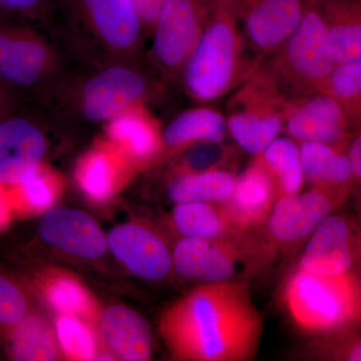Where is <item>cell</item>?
Returning a JSON list of instances; mask_svg holds the SVG:
<instances>
[{
	"instance_id": "1",
	"label": "cell",
	"mask_w": 361,
	"mask_h": 361,
	"mask_svg": "<svg viewBox=\"0 0 361 361\" xmlns=\"http://www.w3.org/2000/svg\"><path fill=\"white\" fill-rule=\"evenodd\" d=\"M173 355L194 361H248L257 355L264 322L244 280L202 283L164 315Z\"/></svg>"
},
{
	"instance_id": "2",
	"label": "cell",
	"mask_w": 361,
	"mask_h": 361,
	"mask_svg": "<svg viewBox=\"0 0 361 361\" xmlns=\"http://www.w3.org/2000/svg\"><path fill=\"white\" fill-rule=\"evenodd\" d=\"M336 65L322 11L305 2L296 30L276 51L255 63L249 75L268 85L288 104L323 92Z\"/></svg>"
},
{
	"instance_id": "3",
	"label": "cell",
	"mask_w": 361,
	"mask_h": 361,
	"mask_svg": "<svg viewBox=\"0 0 361 361\" xmlns=\"http://www.w3.org/2000/svg\"><path fill=\"white\" fill-rule=\"evenodd\" d=\"M245 42L233 0H213L210 16L184 66L188 94L200 102L225 96L248 77Z\"/></svg>"
},
{
	"instance_id": "4",
	"label": "cell",
	"mask_w": 361,
	"mask_h": 361,
	"mask_svg": "<svg viewBox=\"0 0 361 361\" xmlns=\"http://www.w3.org/2000/svg\"><path fill=\"white\" fill-rule=\"evenodd\" d=\"M282 301L294 326L307 336L349 334L360 324V275L355 269L327 276L296 267L285 282Z\"/></svg>"
},
{
	"instance_id": "5",
	"label": "cell",
	"mask_w": 361,
	"mask_h": 361,
	"mask_svg": "<svg viewBox=\"0 0 361 361\" xmlns=\"http://www.w3.org/2000/svg\"><path fill=\"white\" fill-rule=\"evenodd\" d=\"M286 102L274 90L248 77L233 97L227 130L240 148L259 156L284 129Z\"/></svg>"
},
{
	"instance_id": "6",
	"label": "cell",
	"mask_w": 361,
	"mask_h": 361,
	"mask_svg": "<svg viewBox=\"0 0 361 361\" xmlns=\"http://www.w3.org/2000/svg\"><path fill=\"white\" fill-rule=\"evenodd\" d=\"M249 234L222 238L184 237L172 255L173 266L180 276L201 283L240 280L237 276L248 268L254 244Z\"/></svg>"
},
{
	"instance_id": "7",
	"label": "cell",
	"mask_w": 361,
	"mask_h": 361,
	"mask_svg": "<svg viewBox=\"0 0 361 361\" xmlns=\"http://www.w3.org/2000/svg\"><path fill=\"white\" fill-rule=\"evenodd\" d=\"M213 0H165L155 23L154 56L168 70L184 68L205 26Z\"/></svg>"
},
{
	"instance_id": "8",
	"label": "cell",
	"mask_w": 361,
	"mask_h": 361,
	"mask_svg": "<svg viewBox=\"0 0 361 361\" xmlns=\"http://www.w3.org/2000/svg\"><path fill=\"white\" fill-rule=\"evenodd\" d=\"M244 42L257 63L273 54L302 20L303 0H233Z\"/></svg>"
},
{
	"instance_id": "9",
	"label": "cell",
	"mask_w": 361,
	"mask_h": 361,
	"mask_svg": "<svg viewBox=\"0 0 361 361\" xmlns=\"http://www.w3.org/2000/svg\"><path fill=\"white\" fill-rule=\"evenodd\" d=\"M334 191L315 187L310 191L280 196L267 222L268 239L275 248L298 245L336 208Z\"/></svg>"
},
{
	"instance_id": "10",
	"label": "cell",
	"mask_w": 361,
	"mask_h": 361,
	"mask_svg": "<svg viewBox=\"0 0 361 361\" xmlns=\"http://www.w3.org/2000/svg\"><path fill=\"white\" fill-rule=\"evenodd\" d=\"M351 120L341 103L322 92H312L286 104L284 128L291 139L329 146L348 141Z\"/></svg>"
},
{
	"instance_id": "11",
	"label": "cell",
	"mask_w": 361,
	"mask_h": 361,
	"mask_svg": "<svg viewBox=\"0 0 361 361\" xmlns=\"http://www.w3.org/2000/svg\"><path fill=\"white\" fill-rule=\"evenodd\" d=\"M360 236L348 218L329 214L310 235L297 267L314 274L337 276L355 270Z\"/></svg>"
},
{
	"instance_id": "12",
	"label": "cell",
	"mask_w": 361,
	"mask_h": 361,
	"mask_svg": "<svg viewBox=\"0 0 361 361\" xmlns=\"http://www.w3.org/2000/svg\"><path fill=\"white\" fill-rule=\"evenodd\" d=\"M278 193L276 183L261 155L236 178L230 198L220 203L238 234H249L267 222Z\"/></svg>"
},
{
	"instance_id": "13",
	"label": "cell",
	"mask_w": 361,
	"mask_h": 361,
	"mask_svg": "<svg viewBox=\"0 0 361 361\" xmlns=\"http://www.w3.org/2000/svg\"><path fill=\"white\" fill-rule=\"evenodd\" d=\"M108 243L114 255L142 279H163L172 268V255L165 242L142 226L116 228L109 235Z\"/></svg>"
},
{
	"instance_id": "14",
	"label": "cell",
	"mask_w": 361,
	"mask_h": 361,
	"mask_svg": "<svg viewBox=\"0 0 361 361\" xmlns=\"http://www.w3.org/2000/svg\"><path fill=\"white\" fill-rule=\"evenodd\" d=\"M147 82L140 73L125 68H106L90 78L82 90V108L92 121L111 120L142 99Z\"/></svg>"
},
{
	"instance_id": "15",
	"label": "cell",
	"mask_w": 361,
	"mask_h": 361,
	"mask_svg": "<svg viewBox=\"0 0 361 361\" xmlns=\"http://www.w3.org/2000/svg\"><path fill=\"white\" fill-rule=\"evenodd\" d=\"M44 135L23 118L0 123V185L21 184L39 171Z\"/></svg>"
},
{
	"instance_id": "16",
	"label": "cell",
	"mask_w": 361,
	"mask_h": 361,
	"mask_svg": "<svg viewBox=\"0 0 361 361\" xmlns=\"http://www.w3.org/2000/svg\"><path fill=\"white\" fill-rule=\"evenodd\" d=\"M39 233L47 243L85 259L101 257L108 242L96 221L75 209L59 208L45 214Z\"/></svg>"
},
{
	"instance_id": "17",
	"label": "cell",
	"mask_w": 361,
	"mask_h": 361,
	"mask_svg": "<svg viewBox=\"0 0 361 361\" xmlns=\"http://www.w3.org/2000/svg\"><path fill=\"white\" fill-rule=\"evenodd\" d=\"M99 330L106 346L116 357L127 361H146L152 355V332L139 313L125 306L104 311Z\"/></svg>"
},
{
	"instance_id": "18",
	"label": "cell",
	"mask_w": 361,
	"mask_h": 361,
	"mask_svg": "<svg viewBox=\"0 0 361 361\" xmlns=\"http://www.w3.org/2000/svg\"><path fill=\"white\" fill-rule=\"evenodd\" d=\"M318 7L336 65L361 59L360 0H329Z\"/></svg>"
},
{
	"instance_id": "19",
	"label": "cell",
	"mask_w": 361,
	"mask_h": 361,
	"mask_svg": "<svg viewBox=\"0 0 361 361\" xmlns=\"http://www.w3.org/2000/svg\"><path fill=\"white\" fill-rule=\"evenodd\" d=\"M85 13L106 42L129 49L141 32L142 21L133 0H80Z\"/></svg>"
},
{
	"instance_id": "20",
	"label": "cell",
	"mask_w": 361,
	"mask_h": 361,
	"mask_svg": "<svg viewBox=\"0 0 361 361\" xmlns=\"http://www.w3.org/2000/svg\"><path fill=\"white\" fill-rule=\"evenodd\" d=\"M47 51L42 44L0 30V80L27 85L44 71Z\"/></svg>"
},
{
	"instance_id": "21",
	"label": "cell",
	"mask_w": 361,
	"mask_h": 361,
	"mask_svg": "<svg viewBox=\"0 0 361 361\" xmlns=\"http://www.w3.org/2000/svg\"><path fill=\"white\" fill-rule=\"evenodd\" d=\"M299 153L304 179L316 187L334 191L348 186L353 180L348 156L336 147L303 142L299 145Z\"/></svg>"
},
{
	"instance_id": "22",
	"label": "cell",
	"mask_w": 361,
	"mask_h": 361,
	"mask_svg": "<svg viewBox=\"0 0 361 361\" xmlns=\"http://www.w3.org/2000/svg\"><path fill=\"white\" fill-rule=\"evenodd\" d=\"M108 134L111 140L135 160H148L160 147L155 123L145 111L130 108L111 118Z\"/></svg>"
},
{
	"instance_id": "23",
	"label": "cell",
	"mask_w": 361,
	"mask_h": 361,
	"mask_svg": "<svg viewBox=\"0 0 361 361\" xmlns=\"http://www.w3.org/2000/svg\"><path fill=\"white\" fill-rule=\"evenodd\" d=\"M225 116L212 108H196L180 114L163 134V142L171 148L197 142L221 144L227 135Z\"/></svg>"
},
{
	"instance_id": "24",
	"label": "cell",
	"mask_w": 361,
	"mask_h": 361,
	"mask_svg": "<svg viewBox=\"0 0 361 361\" xmlns=\"http://www.w3.org/2000/svg\"><path fill=\"white\" fill-rule=\"evenodd\" d=\"M235 182L234 175L220 169L186 173L171 183L168 194L176 204L223 203L231 196Z\"/></svg>"
},
{
	"instance_id": "25",
	"label": "cell",
	"mask_w": 361,
	"mask_h": 361,
	"mask_svg": "<svg viewBox=\"0 0 361 361\" xmlns=\"http://www.w3.org/2000/svg\"><path fill=\"white\" fill-rule=\"evenodd\" d=\"M173 220L178 231L186 238L214 239L239 235L233 229L220 203L177 204Z\"/></svg>"
},
{
	"instance_id": "26",
	"label": "cell",
	"mask_w": 361,
	"mask_h": 361,
	"mask_svg": "<svg viewBox=\"0 0 361 361\" xmlns=\"http://www.w3.org/2000/svg\"><path fill=\"white\" fill-rule=\"evenodd\" d=\"M261 157L274 178L279 197L300 191L304 176L299 146L293 139L276 137L261 154Z\"/></svg>"
},
{
	"instance_id": "27",
	"label": "cell",
	"mask_w": 361,
	"mask_h": 361,
	"mask_svg": "<svg viewBox=\"0 0 361 361\" xmlns=\"http://www.w3.org/2000/svg\"><path fill=\"white\" fill-rule=\"evenodd\" d=\"M11 355L16 360H56L58 345L54 331L44 319L23 318L13 327L11 336Z\"/></svg>"
},
{
	"instance_id": "28",
	"label": "cell",
	"mask_w": 361,
	"mask_h": 361,
	"mask_svg": "<svg viewBox=\"0 0 361 361\" xmlns=\"http://www.w3.org/2000/svg\"><path fill=\"white\" fill-rule=\"evenodd\" d=\"M322 92L336 99L351 122H357L360 118L361 59L337 63Z\"/></svg>"
},
{
	"instance_id": "29",
	"label": "cell",
	"mask_w": 361,
	"mask_h": 361,
	"mask_svg": "<svg viewBox=\"0 0 361 361\" xmlns=\"http://www.w3.org/2000/svg\"><path fill=\"white\" fill-rule=\"evenodd\" d=\"M78 179L85 193L97 201L110 197L115 182V169L104 153H92L85 157L78 170Z\"/></svg>"
},
{
	"instance_id": "30",
	"label": "cell",
	"mask_w": 361,
	"mask_h": 361,
	"mask_svg": "<svg viewBox=\"0 0 361 361\" xmlns=\"http://www.w3.org/2000/svg\"><path fill=\"white\" fill-rule=\"evenodd\" d=\"M56 334L63 351L77 360L94 357V341L89 329L73 315H65L56 323Z\"/></svg>"
},
{
	"instance_id": "31",
	"label": "cell",
	"mask_w": 361,
	"mask_h": 361,
	"mask_svg": "<svg viewBox=\"0 0 361 361\" xmlns=\"http://www.w3.org/2000/svg\"><path fill=\"white\" fill-rule=\"evenodd\" d=\"M49 302L66 315L82 314L89 310L90 300L82 286L68 278L56 280L47 291Z\"/></svg>"
},
{
	"instance_id": "32",
	"label": "cell",
	"mask_w": 361,
	"mask_h": 361,
	"mask_svg": "<svg viewBox=\"0 0 361 361\" xmlns=\"http://www.w3.org/2000/svg\"><path fill=\"white\" fill-rule=\"evenodd\" d=\"M25 315V296L11 280L0 273V329H13Z\"/></svg>"
},
{
	"instance_id": "33",
	"label": "cell",
	"mask_w": 361,
	"mask_h": 361,
	"mask_svg": "<svg viewBox=\"0 0 361 361\" xmlns=\"http://www.w3.org/2000/svg\"><path fill=\"white\" fill-rule=\"evenodd\" d=\"M37 172L20 185L23 186L26 201L35 208L44 209L54 201V191L49 180Z\"/></svg>"
},
{
	"instance_id": "34",
	"label": "cell",
	"mask_w": 361,
	"mask_h": 361,
	"mask_svg": "<svg viewBox=\"0 0 361 361\" xmlns=\"http://www.w3.org/2000/svg\"><path fill=\"white\" fill-rule=\"evenodd\" d=\"M133 2L142 25L154 26L165 0H133Z\"/></svg>"
},
{
	"instance_id": "35",
	"label": "cell",
	"mask_w": 361,
	"mask_h": 361,
	"mask_svg": "<svg viewBox=\"0 0 361 361\" xmlns=\"http://www.w3.org/2000/svg\"><path fill=\"white\" fill-rule=\"evenodd\" d=\"M348 158L353 180L360 182L361 178V137L360 134L356 135L349 145Z\"/></svg>"
},
{
	"instance_id": "36",
	"label": "cell",
	"mask_w": 361,
	"mask_h": 361,
	"mask_svg": "<svg viewBox=\"0 0 361 361\" xmlns=\"http://www.w3.org/2000/svg\"><path fill=\"white\" fill-rule=\"evenodd\" d=\"M44 0H0V8L8 11H25L32 8Z\"/></svg>"
},
{
	"instance_id": "37",
	"label": "cell",
	"mask_w": 361,
	"mask_h": 361,
	"mask_svg": "<svg viewBox=\"0 0 361 361\" xmlns=\"http://www.w3.org/2000/svg\"><path fill=\"white\" fill-rule=\"evenodd\" d=\"M9 218L8 204L4 195L0 191V229L6 224Z\"/></svg>"
},
{
	"instance_id": "38",
	"label": "cell",
	"mask_w": 361,
	"mask_h": 361,
	"mask_svg": "<svg viewBox=\"0 0 361 361\" xmlns=\"http://www.w3.org/2000/svg\"><path fill=\"white\" fill-rule=\"evenodd\" d=\"M304 2H307V4H313L315 6H322L325 2L329 1V0H303Z\"/></svg>"
},
{
	"instance_id": "39",
	"label": "cell",
	"mask_w": 361,
	"mask_h": 361,
	"mask_svg": "<svg viewBox=\"0 0 361 361\" xmlns=\"http://www.w3.org/2000/svg\"><path fill=\"white\" fill-rule=\"evenodd\" d=\"M2 109H4V97H2L1 92H0V113H1Z\"/></svg>"
}]
</instances>
